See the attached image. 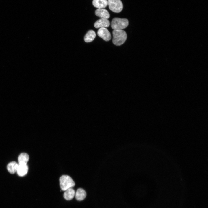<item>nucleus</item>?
<instances>
[{
    "label": "nucleus",
    "mask_w": 208,
    "mask_h": 208,
    "mask_svg": "<svg viewBox=\"0 0 208 208\" xmlns=\"http://www.w3.org/2000/svg\"><path fill=\"white\" fill-rule=\"evenodd\" d=\"M112 42L116 46H120L126 41L127 38L126 32L122 30H114Z\"/></svg>",
    "instance_id": "1"
},
{
    "label": "nucleus",
    "mask_w": 208,
    "mask_h": 208,
    "mask_svg": "<svg viewBox=\"0 0 208 208\" xmlns=\"http://www.w3.org/2000/svg\"><path fill=\"white\" fill-rule=\"evenodd\" d=\"M60 185L61 189L63 191L72 188L75 185V183L69 176L63 175L60 178Z\"/></svg>",
    "instance_id": "2"
},
{
    "label": "nucleus",
    "mask_w": 208,
    "mask_h": 208,
    "mask_svg": "<svg viewBox=\"0 0 208 208\" xmlns=\"http://www.w3.org/2000/svg\"><path fill=\"white\" fill-rule=\"evenodd\" d=\"M129 24L128 19L115 18L111 23V27L113 30H122L126 28Z\"/></svg>",
    "instance_id": "3"
},
{
    "label": "nucleus",
    "mask_w": 208,
    "mask_h": 208,
    "mask_svg": "<svg viewBox=\"0 0 208 208\" xmlns=\"http://www.w3.org/2000/svg\"><path fill=\"white\" fill-rule=\"evenodd\" d=\"M108 5L110 10L115 13L121 12L123 8V5L121 0H108Z\"/></svg>",
    "instance_id": "4"
},
{
    "label": "nucleus",
    "mask_w": 208,
    "mask_h": 208,
    "mask_svg": "<svg viewBox=\"0 0 208 208\" xmlns=\"http://www.w3.org/2000/svg\"><path fill=\"white\" fill-rule=\"evenodd\" d=\"M98 36L106 41H109L111 39V35L108 30L105 27L99 28L97 32Z\"/></svg>",
    "instance_id": "5"
},
{
    "label": "nucleus",
    "mask_w": 208,
    "mask_h": 208,
    "mask_svg": "<svg viewBox=\"0 0 208 208\" xmlns=\"http://www.w3.org/2000/svg\"><path fill=\"white\" fill-rule=\"evenodd\" d=\"M110 23L107 19L101 18L97 20L94 23V27L96 28L107 27L109 26Z\"/></svg>",
    "instance_id": "6"
},
{
    "label": "nucleus",
    "mask_w": 208,
    "mask_h": 208,
    "mask_svg": "<svg viewBox=\"0 0 208 208\" xmlns=\"http://www.w3.org/2000/svg\"><path fill=\"white\" fill-rule=\"evenodd\" d=\"M95 15L102 18L107 19L110 17V14L108 11L104 8H98L95 11Z\"/></svg>",
    "instance_id": "7"
},
{
    "label": "nucleus",
    "mask_w": 208,
    "mask_h": 208,
    "mask_svg": "<svg viewBox=\"0 0 208 208\" xmlns=\"http://www.w3.org/2000/svg\"><path fill=\"white\" fill-rule=\"evenodd\" d=\"M28 168L27 164H18L17 170L18 174L20 176H23L27 173Z\"/></svg>",
    "instance_id": "8"
},
{
    "label": "nucleus",
    "mask_w": 208,
    "mask_h": 208,
    "mask_svg": "<svg viewBox=\"0 0 208 208\" xmlns=\"http://www.w3.org/2000/svg\"><path fill=\"white\" fill-rule=\"evenodd\" d=\"M92 4L93 6L98 8H103L108 5L107 0H93Z\"/></svg>",
    "instance_id": "9"
},
{
    "label": "nucleus",
    "mask_w": 208,
    "mask_h": 208,
    "mask_svg": "<svg viewBox=\"0 0 208 208\" xmlns=\"http://www.w3.org/2000/svg\"><path fill=\"white\" fill-rule=\"evenodd\" d=\"M86 191L83 189H78L76 192L75 198L78 200L81 201L84 200L86 198Z\"/></svg>",
    "instance_id": "10"
},
{
    "label": "nucleus",
    "mask_w": 208,
    "mask_h": 208,
    "mask_svg": "<svg viewBox=\"0 0 208 208\" xmlns=\"http://www.w3.org/2000/svg\"><path fill=\"white\" fill-rule=\"evenodd\" d=\"M18 166V164L16 162H11L8 164L7 170L10 173L13 174L17 172Z\"/></svg>",
    "instance_id": "11"
},
{
    "label": "nucleus",
    "mask_w": 208,
    "mask_h": 208,
    "mask_svg": "<svg viewBox=\"0 0 208 208\" xmlns=\"http://www.w3.org/2000/svg\"><path fill=\"white\" fill-rule=\"evenodd\" d=\"M65 191L63 196L65 199L67 200H70L73 198L75 194V192L74 190L71 188Z\"/></svg>",
    "instance_id": "12"
},
{
    "label": "nucleus",
    "mask_w": 208,
    "mask_h": 208,
    "mask_svg": "<svg viewBox=\"0 0 208 208\" xmlns=\"http://www.w3.org/2000/svg\"><path fill=\"white\" fill-rule=\"evenodd\" d=\"M96 36L94 31L90 30L86 34L84 37V40L86 42H89L92 41L95 38Z\"/></svg>",
    "instance_id": "13"
},
{
    "label": "nucleus",
    "mask_w": 208,
    "mask_h": 208,
    "mask_svg": "<svg viewBox=\"0 0 208 208\" xmlns=\"http://www.w3.org/2000/svg\"><path fill=\"white\" fill-rule=\"evenodd\" d=\"M29 159L28 155L27 153H21L18 157L19 164H27Z\"/></svg>",
    "instance_id": "14"
}]
</instances>
